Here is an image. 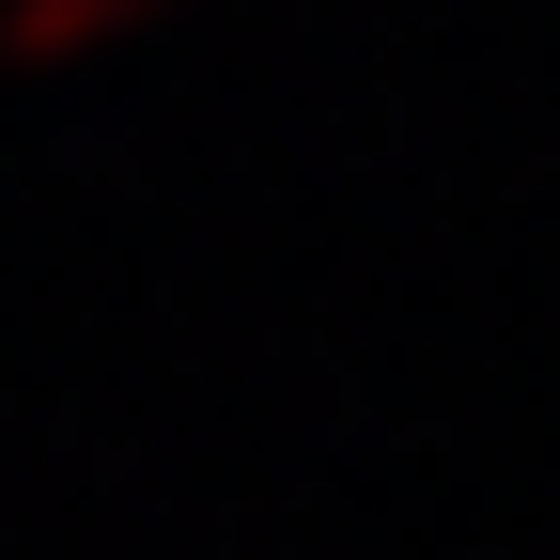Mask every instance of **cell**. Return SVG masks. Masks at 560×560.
Masks as SVG:
<instances>
[{"label":"cell","instance_id":"obj_1","mask_svg":"<svg viewBox=\"0 0 560 560\" xmlns=\"http://www.w3.org/2000/svg\"><path fill=\"white\" fill-rule=\"evenodd\" d=\"M156 0H0V62H79V47H109V32H140Z\"/></svg>","mask_w":560,"mask_h":560}]
</instances>
